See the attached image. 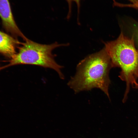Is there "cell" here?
Segmentation results:
<instances>
[{
    "instance_id": "3957f363",
    "label": "cell",
    "mask_w": 138,
    "mask_h": 138,
    "mask_svg": "<svg viewBox=\"0 0 138 138\" xmlns=\"http://www.w3.org/2000/svg\"><path fill=\"white\" fill-rule=\"evenodd\" d=\"M25 41L21 43V46L18 47V52L10 59L9 64L4 66V68L19 64L38 65L55 70L61 79H64L61 72L63 67L55 62L52 52L55 48L67 44H60L57 42L50 44H42L28 39Z\"/></svg>"
},
{
    "instance_id": "52a82bcc",
    "label": "cell",
    "mask_w": 138,
    "mask_h": 138,
    "mask_svg": "<svg viewBox=\"0 0 138 138\" xmlns=\"http://www.w3.org/2000/svg\"><path fill=\"white\" fill-rule=\"evenodd\" d=\"M132 4L130 5V7L138 8V0H129Z\"/></svg>"
},
{
    "instance_id": "8fae6325",
    "label": "cell",
    "mask_w": 138,
    "mask_h": 138,
    "mask_svg": "<svg viewBox=\"0 0 138 138\" xmlns=\"http://www.w3.org/2000/svg\"></svg>"
},
{
    "instance_id": "30bf717a",
    "label": "cell",
    "mask_w": 138,
    "mask_h": 138,
    "mask_svg": "<svg viewBox=\"0 0 138 138\" xmlns=\"http://www.w3.org/2000/svg\"><path fill=\"white\" fill-rule=\"evenodd\" d=\"M136 88H138V85L136 87Z\"/></svg>"
},
{
    "instance_id": "6da1fadb",
    "label": "cell",
    "mask_w": 138,
    "mask_h": 138,
    "mask_svg": "<svg viewBox=\"0 0 138 138\" xmlns=\"http://www.w3.org/2000/svg\"><path fill=\"white\" fill-rule=\"evenodd\" d=\"M112 67L110 59L104 47L79 63L76 74L71 77L68 85L75 93L98 88L110 99L109 73Z\"/></svg>"
},
{
    "instance_id": "277c9868",
    "label": "cell",
    "mask_w": 138,
    "mask_h": 138,
    "mask_svg": "<svg viewBox=\"0 0 138 138\" xmlns=\"http://www.w3.org/2000/svg\"><path fill=\"white\" fill-rule=\"evenodd\" d=\"M0 18L7 31L15 37H20L24 40L26 39L15 21L9 0H0Z\"/></svg>"
},
{
    "instance_id": "9c48e42d",
    "label": "cell",
    "mask_w": 138,
    "mask_h": 138,
    "mask_svg": "<svg viewBox=\"0 0 138 138\" xmlns=\"http://www.w3.org/2000/svg\"><path fill=\"white\" fill-rule=\"evenodd\" d=\"M3 67H0V70L3 69Z\"/></svg>"
},
{
    "instance_id": "5b68a950",
    "label": "cell",
    "mask_w": 138,
    "mask_h": 138,
    "mask_svg": "<svg viewBox=\"0 0 138 138\" xmlns=\"http://www.w3.org/2000/svg\"><path fill=\"white\" fill-rule=\"evenodd\" d=\"M21 43L15 38L0 31V53L11 59L16 53L17 45Z\"/></svg>"
},
{
    "instance_id": "7a4b0ae2",
    "label": "cell",
    "mask_w": 138,
    "mask_h": 138,
    "mask_svg": "<svg viewBox=\"0 0 138 138\" xmlns=\"http://www.w3.org/2000/svg\"><path fill=\"white\" fill-rule=\"evenodd\" d=\"M106 50L109 57L112 67L119 66L121 69L120 77L125 81L127 95L131 85L138 84V52L133 38H130L121 32L116 40L105 43Z\"/></svg>"
},
{
    "instance_id": "8992f818",
    "label": "cell",
    "mask_w": 138,
    "mask_h": 138,
    "mask_svg": "<svg viewBox=\"0 0 138 138\" xmlns=\"http://www.w3.org/2000/svg\"><path fill=\"white\" fill-rule=\"evenodd\" d=\"M67 2L68 6V12L67 16V18L69 19L70 18L71 12L72 3L73 2H74L76 4L77 8L78 13H79V8L80 7V2L81 0H66Z\"/></svg>"
},
{
    "instance_id": "ba28073f",
    "label": "cell",
    "mask_w": 138,
    "mask_h": 138,
    "mask_svg": "<svg viewBox=\"0 0 138 138\" xmlns=\"http://www.w3.org/2000/svg\"><path fill=\"white\" fill-rule=\"evenodd\" d=\"M134 33L138 43V26H136L134 28Z\"/></svg>"
}]
</instances>
